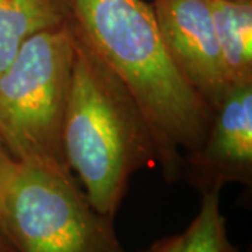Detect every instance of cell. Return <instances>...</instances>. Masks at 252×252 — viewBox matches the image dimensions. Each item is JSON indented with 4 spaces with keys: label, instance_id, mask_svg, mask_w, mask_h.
I'll use <instances>...</instances> for the list:
<instances>
[{
    "label": "cell",
    "instance_id": "3",
    "mask_svg": "<svg viewBox=\"0 0 252 252\" xmlns=\"http://www.w3.org/2000/svg\"><path fill=\"white\" fill-rule=\"evenodd\" d=\"M73 59L72 20L30 38L0 69V139L16 161L69 170L62 130Z\"/></svg>",
    "mask_w": 252,
    "mask_h": 252
},
{
    "label": "cell",
    "instance_id": "8",
    "mask_svg": "<svg viewBox=\"0 0 252 252\" xmlns=\"http://www.w3.org/2000/svg\"><path fill=\"white\" fill-rule=\"evenodd\" d=\"M217 44L231 86L252 81V0H209Z\"/></svg>",
    "mask_w": 252,
    "mask_h": 252
},
{
    "label": "cell",
    "instance_id": "9",
    "mask_svg": "<svg viewBox=\"0 0 252 252\" xmlns=\"http://www.w3.org/2000/svg\"><path fill=\"white\" fill-rule=\"evenodd\" d=\"M180 252H241L228 238L219 190L202 195L198 215L181 234Z\"/></svg>",
    "mask_w": 252,
    "mask_h": 252
},
{
    "label": "cell",
    "instance_id": "11",
    "mask_svg": "<svg viewBox=\"0 0 252 252\" xmlns=\"http://www.w3.org/2000/svg\"><path fill=\"white\" fill-rule=\"evenodd\" d=\"M181 234L167 235L154 241L147 250L142 252H180Z\"/></svg>",
    "mask_w": 252,
    "mask_h": 252
},
{
    "label": "cell",
    "instance_id": "2",
    "mask_svg": "<svg viewBox=\"0 0 252 252\" xmlns=\"http://www.w3.org/2000/svg\"><path fill=\"white\" fill-rule=\"evenodd\" d=\"M62 144L90 203L109 217L119 210L130 177L158 165L156 137L140 107L76 28Z\"/></svg>",
    "mask_w": 252,
    "mask_h": 252
},
{
    "label": "cell",
    "instance_id": "1",
    "mask_svg": "<svg viewBox=\"0 0 252 252\" xmlns=\"http://www.w3.org/2000/svg\"><path fill=\"white\" fill-rule=\"evenodd\" d=\"M73 26L125 84L153 130L167 182L182 174L181 150L205 139L212 109L175 69L153 7L143 0H67Z\"/></svg>",
    "mask_w": 252,
    "mask_h": 252
},
{
    "label": "cell",
    "instance_id": "6",
    "mask_svg": "<svg viewBox=\"0 0 252 252\" xmlns=\"http://www.w3.org/2000/svg\"><path fill=\"white\" fill-rule=\"evenodd\" d=\"M152 7L175 69L213 111L231 84L217 44L209 0H154Z\"/></svg>",
    "mask_w": 252,
    "mask_h": 252
},
{
    "label": "cell",
    "instance_id": "10",
    "mask_svg": "<svg viewBox=\"0 0 252 252\" xmlns=\"http://www.w3.org/2000/svg\"><path fill=\"white\" fill-rule=\"evenodd\" d=\"M16 164L17 161L11 157V154L9 153V150L6 149V146L0 139V199L9 184V180L13 175Z\"/></svg>",
    "mask_w": 252,
    "mask_h": 252
},
{
    "label": "cell",
    "instance_id": "7",
    "mask_svg": "<svg viewBox=\"0 0 252 252\" xmlns=\"http://www.w3.org/2000/svg\"><path fill=\"white\" fill-rule=\"evenodd\" d=\"M72 20L67 0H0V69L30 38Z\"/></svg>",
    "mask_w": 252,
    "mask_h": 252
},
{
    "label": "cell",
    "instance_id": "5",
    "mask_svg": "<svg viewBox=\"0 0 252 252\" xmlns=\"http://www.w3.org/2000/svg\"><path fill=\"white\" fill-rule=\"evenodd\" d=\"M200 195L252 184V81L231 86L212 111L205 139L184 154L182 174Z\"/></svg>",
    "mask_w": 252,
    "mask_h": 252
},
{
    "label": "cell",
    "instance_id": "4",
    "mask_svg": "<svg viewBox=\"0 0 252 252\" xmlns=\"http://www.w3.org/2000/svg\"><path fill=\"white\" fill-rule=\"evenodd\" d=\"M0 225L18 252H126L69 170L18 162L0 199Z\"/></svg>",
    "mask_w": 252,
    "mask_h": 252
},
{
    "label": "cell",
    "instance_id": "12",
    "mask_svg": "<svg viewBox=\"0 0 252 252\" xmlns=\"http://www.w3.org/2000/svg\"><path fill=\"white\" fill-rule=\"evenodd\" d=\"M0 252H18L16 245L10 240L9 235L6 234L1 225H0Z\"/></svg>",
    "mask_w": 252,
    "mask_h": 252
}]
</instances>
